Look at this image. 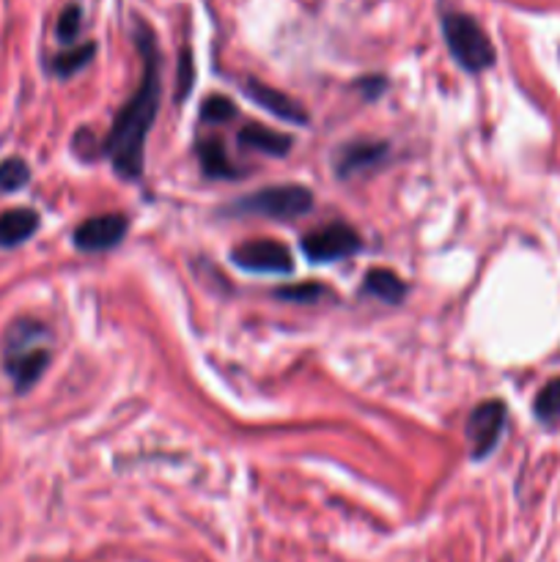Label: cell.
<instances>
[{"mask_svg":"<svg viewBox=\"0 0 560 562\" xmlns=\"http://www.w3.org/2000/svg\"><path fill=\"white\" fill-rule=\"evenodd\" d=\"M82 31V9L77 3H69L58 16V25H55V36L60 44H75L80 38Z\"/></svg>","mask_w":560,"mask_h":562,"instance_id":"19","label":"cell"},{"mask_svg":"<svg viewBox=\"0 0 560 562\" xmlns=\"http://www.w3.org/2000/svg\"><path fill=\"white\" fill-rule=\"evenodd\" d=\"M192 80H195V66H192V55L184 49L179 58V93H176V99H179V102L187 97V93H190Z\"/></svg>","mask_w":560,"mask_h":562,"instance_id":"21","label":"cell"},{"mask_svg":"<svg viewBox=\"0 0 560 562\" xmlns=\"http://www.w3.org/2000/svg\"><path fill=\"white\" fill-rule=\"evenodd\" d=\"M313 209V192L302 184H278L245 195L242 201L231 203L225 214L234 217H269V220H294Z\"/></svg>","mask_w":560,"mask_h":562,"instance_id":"3","label":"cell"},{"mask_svg":"<svg viewBox=\"0 0 560 562\" xmlns=\"http://www.w3.org/2000/svg\"><path fill=\"white\" fill-rule=\"evenodd\" d=\"M533 409H536L538 420L547 423V426H552V423L560 420V376L544 384L541 393L536 395V404H533Z\"/></svg>","mask_w":560,"mask_h":562,"instance_id":"16","label":"cell"},{"mask_svg":"<svg viewBox=\"0 0 560 562\" xmlns=\"http://www.w3.org/2000/svg\"><path fill=\"white\" fill-rule=\"evenodd\" d=\"M357 88H360L362 93H366L368 99L379 97V93L384 91V77H373V80H360L357 82Z\"/></svg>","mask_w":560,"mask_h":562,"instance_id":"22","label":"cell"},{"mask_svg":"<svg viewBox=\"0 0 560 562\" xmlns=\"http://www.w3.org/2000/svg\"><path fill=\"white\" fill-rule=\"evenodd\" d=\"M388 154L390 146L382 140H366V137L362 140H351L346 146H340L338 154H335V173L340 179L368 173V170L379 168L388 159Z\"/></svg>","mask_w":560,"mask_h":562,"instance_id":"9","label":"cell"},{"mask_svg":"<svg viewBox=\"0 0 560 562\" xmlns=\"http://www.w3.org/2000/svg\"><path fill=\"white\" fill-rule=\"evenodd\" d=\"M135 44L143 58V75L137 91L126 99L124 108L115 115L110 135L102 140V157L113 162L121 179H141L143 162H146V137L159 110V49L154 31L146 22L135 20Z\"/></svg>","mask_w":560,"mask_h":562,"instance_id":"1","label":"cell"},{"mask_svg":"<svg viewBox=\"0 0 560 562\" xmlns=\"http://www.w3.org/2000/svg\"><path fill=\"white\" fill-rule=\"evenodd\" d=\"M245 93L258 104V108L269 110L272 115L278 119L289 121V124H307V113L302 110L300 102L289 97V93L278 91V88H269L267 82H258V80H245Z\"/></svg>","mask_w":560,"mask_h":562,"instance_id":"10","label":"cell"},{"mask_svg":"<svg viewBox=\"0 0 560 562\" xmlns=\"http://www.w3.org/2000/svg\"><path fill=\"white\" fill-rule=\"evenodd\" d=\"M362 289H366L371 296H377V300L388 302V305H399V302L406 296V283L399 278V274L390 272V269H371V272L366 274Z\"/></svg>","mask_w":560,"mask_h":562,"instance_id":"14","label":"cell"},{"mask_svg":"<svg viewBox=\"0 0 560 562\" xmlns=\"http://www.w3.org/2000/svg\"><path fill=\"white\" fill-rule=\"evenodd\" d=\"M195 151L203 173L212 176V179H242V176H245L239 165H234L228 159L220 137H201V140L195 143Z\"/></svg>","mask_w":560,"mask_h":562,"instance_id":"12","label":"cell"},{"mask_svg":"<svg viewBox=\"0 0 560 562\" xmlns=\"http://www.w3.org/2000/svg\"><path fill=\"white\" fill-rule=\"evenodd\" d=\"M443 36L456 64L467 71H483L494 64V47L483 27L464 11H445Z\"/></svg>","mask_w":560,"mask_h":562,"instance_id":"4","label":"cell"},{"mask_svg":"<svg viewBox=\"0 0 560 562\" xmlns=\"http://www.w3.org/2000/svg\"><path fill=\"white\" fill-rule=\"evenodd\" d=\"M324 294H327V289L322 283H296L289 285V289H280L275 296H280L285 302H294V305H311V302L322 300Z\"/></svg>","mask_w":560,"mask_h":562,"instance_id":"20","label":"cell"},{"mask_svg":"<svg viewBox=\"0 0 560 562\" xmlns=\"http://www.w3.org/2000/svg\"><path fill=\"white\" fill-rule=\"evenodd\" d=\"M231 261L245 272L256 274H289L294 269V258L285 245L275 239H250L242 241L231 250Z\"/></svg>","mask_w":560,"mask_h":562,"instance_id":"6","label":"cell"},{"mask_svg":"<svg viewBox=\"0 0 560 562\" xmlns=\"http://www.w3.org/2000/svg\"><path fill=\"white\" fill-rule=\"evenodd\" d=\"M236 140H239V146L250 148V151L269 154V157H285V154L291 151V146H294V137L285 135V132H275L261 124H247Z\"/></svg>","mask_w":560,"mask_h":562,"instance_id":"11","label":"cell"},{"mask_svg":"<svg viewBox=\"0 0 560 562\" xmlns=\"http://www.w3.org/2000/svg\"><path fill=\"white\" fill-rule=\"evenodd\" d=\"M236 119V104L231 102L228 97H223V93H214V97L203 99L201 104V121H206V124H225V121H234Z\"/></svg>","mask_w":560,"mask_h":562,"instance_id":"18","label":"cell"},{"mask_svg":"<svg viewBox=\"0 0 560 562\" xmlns=\"http://www.w3.org/2000/svg\"><path fill=\"white\" fill-rule=\"evenodd\" d=\"M126 228H130V220L124 214H97V217L77 225L71 239H75L77 250L102 252L121 245V239L126 236Z\"/></svg>","mask_w":560,"mask_h":562,"instance_id":"8","label":"cell"},{"mask_svg":"<svg viewBox=\"0 0 560 562\" xmlns=\"http://www.w3.org/2000/svg\"><path fill=\"white\" fill-rule=\"evenodd\" d=\"M93 53H97V44L93 42L80 44V47H71L66 49V53L55 55V58L49 60V69H53L58 77H71L93 58Z\"/></svg>","mask_w":560,"mask_h":562,"instance_id":"15","label":"cell"},{"mask_svg":"<svg viewBox=\"0 0 560 562\" xmlns=\"http://www.w3.org/2000/svg\"><path fill=\"white\" fill-rule=\"evenodd\" d=\"M49 344L53 335L42 322L33 318H20L11 324L3 340V371L14 382L20 393L31 390L42 379V373L49 366Z\"/></svg>","mask_w":560,"mask_h":562,"instance_id":"2","label":"cell"},{"mask_svg":"<svg viewBox=\"0 0 560 562\" xmlns=\"http://www.w3.org/2000/svg\"><path fill=\"white\" fill-rule=\"evenodd\" d=\"M38 231V214L33 209H9L0 214V247H16Z\"/></svg>","mask_w":560,"mask_h":562,"instance_id":"13","label":"cell"},{"mask_svg":"<svg viewBox=\"0 0 560 562\" xmlns=\"http://www.w3.org/2000/svg\"><path fill=\"white\" fill-rule=\"evenodd\" d=\"M505 428V404L503 401H483L470 412L467 420V445H470L472 459H486L497 448Z\"/></svg>","mask_w":560,"mask_h":562,"instance_id":"7","label":"cell"},{"mask_svg":"<svg viewBox=\"0 0 560 562\" xmlns=\"http://www.w3.org/2000/svg\"><path fill=\"white\" fill-rule=\"evenodd\" d=\"M360 247V234L351 225L344 223L324 225V228H316L302 236V252H305V258L311 263L340 261V258L355 256Z\"/></svg>","mask_w":560,"mask_h":562,"instance_id":"5","label":"cell"},{"mask_svg":"<svg viewBox=\"0 0 560 562\" xmlns=\"http://www.w3.org/2000/svg\"><path fill=\"white\" fill-rule=\"evenodd\" d=\"M27 179H31V170H27V165L20 157H11L5 162H0V195L22 190L27 184Z\"/></svg>","mask_w":560,"mask_h":562,"instance_id":"17","label":"cell"}]
</instances>
